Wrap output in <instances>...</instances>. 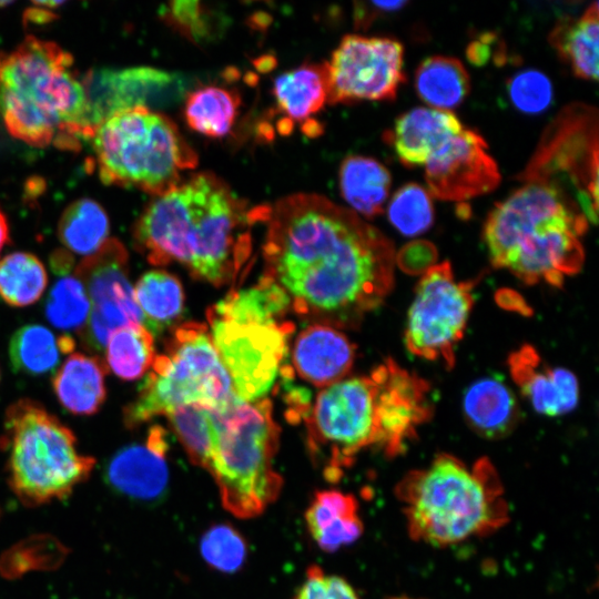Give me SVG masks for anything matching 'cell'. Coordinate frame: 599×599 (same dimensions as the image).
Here are the masks:
<instances>
[{
  "label": "cell",
  "instance_id": "6da1fadb",
  "mask_svg": "<svg viewBox=\"0 0 599 599\" xmlns=\"http://www.w3.org/2000/svg\"><path fill=\"white\" fill-rule=\"evenodd\" d=\"M264 275L293 311L335 328H356L394 286L395 247L357 213L297 193L263 205Z\"/></svg>",
  "mask_w": 599,
  "mask_h": 599
},
{
  "label": "cell",
  "instance_id": "7a4b0ae2",
  "mask_svg": "<svg viewBox=\"0 0 599 599\" xmlns=\"http://www.w3.org/2000/svg\"><path fill=\"white\" fill-rule=\"evenodd\" d=\"M252 222H258V206L246 210L223 180L200 172L153 197L135 223L133 241L150 264L176 262L222 286L250 257Z\"/></svg>",
  "mask_w": 599,
  "mask_h": 599
},
{
  "label": "cell",
  "instance_id": "3957f363",
  "mask_svg": "<svg viewBox=\"0 0 599 599\" xmlns=\"http://www.w3.org/2000/svg\"><path fill=\"white\" fill-rule=\"evenodd\" d=\"M0 112L11 135L38 148L75 150L95 130L72 55L32 35L0 53Z\"/></svg>",
  "mask_w": 599,
  "mask_h": 599
},
{
  "label": "cell",
  "instance_id": "277c9868",
  "mask_svg": "<svg viewBox=\"0 0 599 599\" xmlns=\"http://www.w3.org/2000/svg\"><path fill=\"white\" fill-rule=\"evenodd\" d=\"M589 222L561 192L525 183L496 203L484 224V242L495 267L506 268L524 283L544 281L561 287L578 273L585 252L579 240Z\"/></svg>",
  "mask_w": 599,
  "mask_h": 599
},
{
  "label": "cell",
  "instance_id": "5b68a950",
  "mask_svg": "<svg viewBox=\"0 0 599 599\" xmlns=\"http://www.w3.org/2000/svg\"><path fill=\"white\" fill-rule=\"evenodd\" d=\"M410 537L433 546H450L481 537L509 520L508 504L493 463L481 457L468 466L439 454L396 485Z\"/></svg>",
  "mask_w": 599,
  "mask_h": 599
},
{
  "label": "cell",
  "instance_id": "8992f818",
  "mask_svg": "<svg viewBox=\"0 0 599 599\" xmlns=\"http://www.w3.org/2000/svg\"><path fill=\"white\" fill-rule=\"evenodd\" d=\"M280 428L268 398L236 395L209 408V439L200 467L214 479L223 507L237 518L261 515L280 496L283 479L274 467Z\"/></svg>",
  "mask_w": 599,
  "mask_h": 599
},
{
  "label": "cell",
  "instance_id": "52a82bcc",
  "mask_svg": "<svg viewBox=\"0 0 599 599\" xmlns=\"http://www.w3.org/2000/svg\"><path fill=\"white\" fill-rule=\"evenodd\" d=\"M95 165L104 184L160 195L197 165V154L166 115L146 106L116 111L92 135Z\"/></svg>",
  "mask_w": 599,
  "mask_h": 599
},
{
  "label": "cell",
  "instance_id": "ba28073f",
  "mask_svg": "<svg viewBox=\"0 0 599 599\" xmlns=\"http://www.w3.org/2000/svg\"><path fill=\"white\" fill-rule=\"evenodd\" d=\"M0 448L7 454L8 484L26 506L68 497L95 465L80 454L73 432L41 404L29 398L6 410Z\"/></svg>",
  "mask_w": 599,
  "mask_h": 599
},
{
  "label": "cell",
  "instance_id": "9c48e42d",
  "mask_svg": "<svg viewBox=\"0 0 599 599\" xmlns=\"http://www.w3.org/2000/svg\"><path fill=\"white\" fill-rule=\"evenodd\" d=\"M234 395L209 327L187 322L173 331L165 353L155 356L136 397L123 408V422L135 428L183 406L215 408Z\"/></svg>",
  "mask_w": 599,
  "mask_h": 599
},
{
  "label": "cell",
  "instance_id": "30bf717a",
  "mask_svg": "<svg viewBox=\"0 0 599 599\" xmlns=\"http://www.w3.org/2000/svg\"><path fill=\"white\" fill-rule=\"evenodd\" d=\"M304 420L309 454L326 480L336 483L357 454L378 441V384L345 377L317 393L296 417Z\"/></svg>",
  "mask_w": 599,
  "mask_h": 599
},
{
  "label": "cell",
  "instance_id": "8fae6325",
  "mask_svg": "<svg viewBox=\"0 0 599 599\" xmlns=\"http://www.w3.org/2000/svg\"><path fill=\"white\" fill-rule=\"evenodd\" d=\"M598 110L582 102L562 108L548 123L526 167L522 183L552 187L598 220Z\"/></svg>",
  "mask_w": 599,
  "mask_h": 599
},
{
  "label": "cell",
  "instance_id": "7c38bea8",
  "mask_svg": "<svg viewBox=\"0 0 599 599\" xmlns=\"http://www.w3.org/2000/svg\"><path fill=\"white\" fill-rule=\"evenodd\" d=\"M473 282H457L448 261L435 264L419 280L408 311L405 345L415 356L455 364L474 305Z\"/></svg>",
  "mask_w": 599,
  "mask_h": 599
},
{
  "label": "cell",
  "instance_id": "4fadbf2b",
  "mask_svg": "<svg viewBox=\"0 0 599 599\" xmlns=\"http://www.w3.org/2000/svg\"><path fill=\"white\" fill-rule=\"evenodd\" d=\"M214 347L227 370L235 395L247 402L264 398L288 354L294 324L233 322L207 316Z\"/></svg>",
  "mask_w": 599,
  "mask_h": 599
},
{
  "label": "cell",
  "instance_id": "5bb4252c",
  "mask_svg": "<svg viewBox=\"0 0 599 599\" xmlns=\"http://www.w3.org/2000/svg\"><path fill=\"white\" fill-rule=\"evenodd\" d=\"M91 302L85 326L79 332L90 353L104 352L111 333L130 324L144 325L134 288L129 278V254L118 238H108L93 254L74 268Z\"/></svg>",
  "mask_w": 599,
  "mask_h": 599
},
{
  "label": "cell",
  "instance_id": "9a60e30c",
  "mask_svg": "<svg viewBox=\"0 0 599 599\" xmlns=\"http://www.w3.org/2000/svg\"><path fill=\"white\" fill-rule=\"evenodd\" d=\"M403 65L397 40L346 34L325 62L328 103L394 100L406 81Z\"/></svg>",
  "mask_w": 599,
  "mask_h": 599
},
{
  "label": "cell",
  "instance_id": "2e32d148",
  "mask_svg": "<svg viewBox=\"0 0 599 599\" xmlns=\"http://www.w3.org/2000/svg\"><path fill=\"white\" fill-rule=\"evenodd\" d=\"M429 194L461 202L494 191L501 175L485 139L465 128L444 143L425 163Z\"/></svg>",
  "mask_w": 599,
  "mask_h": 599
},
{
  "label": "cell",
  "instance_id": "e0dca14e",
  "mask_svg": "<svg viewBox=\"0 0 599 599\" xmlns=\"http://www.w3.org/2000/svg\"><path fill=\"white\" fill-rule=\"evenodd\" d=\"M378 384V441L388 457L403 454L433 416L429 384L387 358L372 370Z\"/></svg>",
  "mask_w": 599,
  "mask_h": 599
},
{
  "label": "cell",
  "instance_id": "ac0fdd59",
  "mask_svg": "<svg viewBox=\"0 0 599 599\" xmlns=\"http://www.w3.org/2000/svg\"><path fill=\"white\" fill-rule=\"evenodd\" d=\"M90 120L97 128L110 114L180 98L184 91L181 74L150 67L89 72L83 78Z\"/></svg>",
  "mask_w": 599,
  "mask_h": 599
},
{
  "label": "cell",
  "instance_id": "d6986e66",
  "mask_svg": "<svg viewBox=\"0 0 599 599\" xmlns=\"http://www.w3.org/2000/svg\"><path fill=\"white\" fill-rule=\"evenodd\" d=\"M165 430L155 425L144 443L122 447L109 460L105 479L120 494L141 500L160 497L169 481Z\"/></svg>",
  "mask_w": 599,
  "mask_h": 599
},
{
  "label": "cell",
  "instance_id": "ffe728a7",
  "mask_svg": "<svg viewBox=\"0 0 599 599\" xmlns=\"http://www.w3.org/2000/svg\"><path fill=\"white\" fill-rule=\"evenodd\" d=\"M508 366L521 394L538 413L554 417L577 406L579 386L575 374L562 367L545 365L534 346L522 345L512 352Z\"/></svg>",
  "mask_w": 599,
  "mask_h": 599
},
{
  "label": "cell",
  "instance_id": "44dd1931",
  "mask_svg": "<svg viewBox=\"0 0 599 599\" xmlns=\"http://www.w3.org/2000/svg\"><path fill=\"white\" fill-rule=\"evenodd\" d=\"M355 346L338 328L313 323L301 331L292 348V370L303 380L327 387L347 377Z\"/></svg>",
  "mask_w": 599,
  "mask_h": 599
},
{
  "label": "cell",
  "instance_id": "7402d4cb",
  "mask_svg": "<svg viewBox=\"0 0 599 599\" xmlns=\"http://www.w3.org/2000/svg\"><path fill=\"white\" fill-rule=\"evenodd\" d=\"M465 126L448 110L415 108L396 120L385 135L399 161L407 167L425 165L428 159Z\"/></svg>",
  "mask_w": 599,
  "mask_h": 599
},
{
  "label": "cell",
  "instance_id": "603a6c76",
  "mask_svg": "<svg viewBox=\"0 0 599 599\" xmlns=\"http://www.w3.org/2000/svg\"><path fill=\"white\" fill-rule=\"evenodd\" d=\"M305 521L309 535L323 551H336L363 534L356 498L336 489L315 493L306 509Z\"/></svg>",
  "mask_w": 599,
  "mask_h": 599
},
{
  "label": "cell",
  "instance_id": "cb8c5ba5",
  "mask_svg": "<svg viewBox=\"0 0 599 599\" xmlns=\"http://www.w3.org/2000/svg\"><path fill=\"white\" fill-rule=\"evenodd\" d=\"M104 361L99 355L71 354L57 370L53 392L64 409L78 416H91L106 398Z\"/></svg>",
  "mask_w": 599,
  "mask_h": 599
},
{
  "label": "cell",
  "instance_id": "d4e9b609",
  "mask_svg": "<svg viewBox=\"0 0 599 599\" xmlns=\"http://www.w3.org/2000/svg\"><path fill=\"white\" fill-rule=\"evenodd\" d=\"M598 2L579 18L564 17L549 33L548 41L572 73L585 80H598Z\"/></svg>",
  "mask_w": 599,
  "mask_h": 599
},
{
  "label": "cell",
  "instance_id": "484cf974",
  "mask_svg": "<svg viewBox=\"0 0 599 599\" xmlns=\"http://www.w3.org/2000/svg\"><path fill=\"white\" fill-rule=\"evenodd\" d=\"M464 412L470 427L490 439L509 435L519 419L514 394L501 380L493 377L480 379L467 389Z\"/></svg>",
  "mask_w": 599,
  "mask_h": 599
},
{
  "label": "cell",
  "instance_id": "4316f807",
  "mask_svg": "<svg viewBox=\"0 0 599 599\" xmlns=\"http://www.w3.org/2000/svg\"><path fill=\"white\" fill-rule=\"evenodd\" d=\"M392 184L387 167L373 158L346 156L339 169V187L352 211L374 217L384 211Z\"/></svg>",
  "mask_w": 599,
  "mask_h": 599
},
{
  "label": "cell",
  "instance_id": "83f0119b",
  "mask_svg": "<svg viewBox=\"0 0 599 599\" xmlns=\"http://www.w3.org/2000/svg\"><path fill=\"white\" fill-rule=\"evenodd\" d=\"M276 105L291 121H306L328 102L325 63H307L280 74L273 85Z\"/></svg>",
  "mask_w": 599,
  "mask_h": 599
},
{
  "label": "cell",
  "instance_id": "f1b7e54d",
  "mask_svg": "<svg viewBox=\"0 0 599 599\" xmlns=\"http://www.w3.org/2000/svg\"><path fill=\"white\" fill-rule=\"evenodd\" d=\"M291 306L285 291L264 275L252 286L231 291L210 307L207 316L233 322L270 323L283 319Z\"/></svg>",
  "mask_w": 599,
  "mask_h": 599
},
{
  "label": "cell",
  "instance_id": "f546056e",
  "mask_svg": "<svg viewBox=\"0 0 599 599\" xmlns=\"http://www.w3.org/2000/svg\"><path fill=\"white\" fill-rule=\"evenodd\" d=\"M415 90L430 108L448 110L460 105L470 91V77L456 58L433 55L415 72Z\"/></svg>",
  "mask_w": 599,
  "mask_h": 599
},
{
  "label": "cell",
  "instance_id": "4dcf8cb0",
  "mask_svg": "<svg viewBox=\"0 0 599 599\" xmlns=\"http://www.w3.org/2000/svg\"><path fill=\"white\" fill-rule=\"evenodd\" d=\"M134 297L144 317V326L160 333L183 312L184 292L181 282L164 270H151L136 282Z\"/></svg>",
  "mask_w": 599,
  "mask_h": 599
},
{
  "label": "cell",
  "instance_id": "1f68e13d",
  "mask_svg": "<svg viewBox=\"0 0 599 599\" xmlns=\"http://www.w3.org/2000/svg\"><path fill=\"white\" fill-rule=\"evenodd\" d=\"M104 353L108 370L125 382L141 378L150 370L156 356L153 335L142 324H130L113 331Z\"/></svg>",
  "mask_w": 599,
  "mask_h": 599
},
{
  "label": "cell",
  "instance_id": "d6a6232c",
  "mask_svg": "<svg viewBox=\"0 0 599 599\" xmlns=\"http://www.w3.org/2000/svg\"><path fill=\"white\" fill-rule=\"evenodd\" d=\"M240 98L221 87H203L185 98L184 118L195 132L210 138L226 135L235 123Z\"/></svg>",
  "mask_w": 599,
  "mask_h": 599
},
{
  "label": "cell",
  "instance_id": "836d02e7",
  "mask_svg": "<svg viewBox=\"0 0 599 599\" xmlns=\"http://www.w3.org/2000/svg\"><path fill=\"white\" fill-rule=\"evenodd\" d=\"M110 222L104 209L91 199L71 203L58 224V236L69 251L89 256L108 240Z\"/></svg>",
  "mask_w": 599,
  "mask_h": 599
},
{
  "label": "cell",
  "instance_id": "e575fe53",
  "mask_svg": "<svg viewBox=\"0 0 599 599\" xmlns=\"http://www.w3.org/2000/svg\"><path fill=\"white\" fill-rule=\"evenodd\" d=\"M47 285L45 267L35 255L14 252L0 260V297L8 305L24 307L34 304Z\"/></svg>",
  "mask_w": 599,
  "mask_h": 599
},
{
  "label": "cell",
  "instance_id": "d590c367",
  "mask_svg": "<svg viewBox=\"0 0 599 599\" xmlns=\"http://www.w3.org/2000/svg\"><path fill=\"white\" fill-rule=\"evenodd\" d=\"M60 355L57 336L39 324L20 327L9 343L11 366L17 373L31 376L51 373L59 365Z\"/></svg>",
  "mask_w": 599,
  "mask_h": 599
},
{
  "label": "cell",
  "instance_id": "8d00e7d4",
  "mask_svg": "<svg viewBox=\"0 0 599 599\" xmlns=\"http://www.w3.org/2000/svg\"><path fill=\"white\" fill-rule=\"evenodd\" d=\"M91 302L79 278L65 275L54 283L44 304V314L52 326L77 331L85 326Z\"/></svg>",
  "mask_w": 599,
  "mask_h": 599
},
{
  "label": "cell",
  "instance_id": "74e56055",
  "mask_svg": "<svg viewBox=\"0 0 599 599\" xmlns=\"http://www.w3.org/2000/svg\"><path fill=\"white\" fill-rule=\"evenodd\" d=\"M389 222L405 236L426 232L434 222L433 196L417 183H407L393 195L388 210Z\"/></svg>",
  "mask_w": 599,
  "mask_h": 599
},
{
  "label": "cell",
  "instance_id": "f35d334b",
  "mask_svg": "<svg viewBox=\"0 0 599 599\" xmlns=\"http://www.w3.org/2000/svg\"><path fill=\"white\" fill-rule=\"evenodd\" d=\"M200 551L211 568L232 573L243 566L247 547L243 536L233 526L217 524L201 537Z\"/></svg>",
  "mask_w": 599,
  "mask_h": 599
},
{
  "label": "cell",
  "instance_id": "ab89813d",
  "mask_svg": "<svg viewBox=\"0 0 599 599\" xmlns=\"http://www.w3.org/2000/svg\"><path fill=\"white\" fill-rule=\"evenodd\" d=\"M190 460L201 466L209 439V408L200 405L180 407L166 415Z\"/></svg>",
  "mask_w": 599,
  "mask_h": 599
},
{
  "label": "cell",
  "instance_id": "60d3db41",
  "mask_svg": "<svg viewBox=\"0 0 599 599\" xmlns=\"http://www.w3.org/2000/svg\"><path fill=\"white\" fill-rule=\"evenodd\" d=\"M508 93L512 104L528 114L541 113L552 101L551 82L537 70L516 73L508 81Z\"/></svg>",
  "mask_w": 599,
  "mask_h": 599
},
{
  "label": "cell",
  "instance_id": "b9f144b4",
  "mask_svg": "<svg viewBox=\"0 0 599 599\" xmlns=\"http://www.w3.org/2000/svg\"><path fill=\"white\" fill-rule=\"evenodd\" d=\"M164 20L193 42L207 40L213 31V17L199 1H171L163 6Z\"/></svg>",
  "mask_w": 599,
  "mask_h": 599
},
{
  "label": "cell",
  "instance_id": "7bdbcfd3",
  "mask_svg": "<svg viewBox=\"0 0 599 599\" xmlns=\"http://www.w3.org/2000/svg\"><path fill=\"white\" fill-rule=\"evenodd\" d=\"M292 599H361L344 578L325 572L312 565Z\"/></svg>",
  "mask_w": 599,
  "mask_h": 599
},
{
  "label": "cell",
  "instance_id": "ee69618b",
  "mask_svg": "<svg viewBox=\"0 0 599 599\" xmlns=\"http://www.w3.org/2000/svg\"><path fill=\"white\" fill-rule=\"evenodd\" d=\"M436 246L426 240H416L405 244L395 254V264L402 271L410 275H423L437 261Z\"/></svg>",
  "mask_w": 599,
  "mask_h": 599
},
{
  "label": "cell",
  "instance_id": "f6af8a7d",
  "mask_svg": "<svg viewBox=\"0 0 599 599\" xmlns=\"http://www.w3.org/2000/svg\"><path fill=\"white\" fill-rule=\"evenodd\" d=\"M408 1H364L354 3V24L356 29H367L379 17L402 10Z\"/></svg>",
  "mask_w": 599,
  "mask_h": 599
},
{
  "label": "cell",
  "instance_id": "bcb514c9",
  "mask_svg": "<svg viewBox=\"0 0 599 599\" xmlns=\"http://www.w3.org/2000/svg\"><path fill=\"white\" fill-rule=\"evenodd\" d=\"M496 41L494 34H483L479 39L469 43L467 48V58L476 65L485 64L494 52L493 44Z\"/></svg>",
  "mask_w": 599,
  "mask_h": 599
},
{
  "label": "cell",
  "instance_id": "7dc6e473",
  "mask_svg": "<svg viewBox=\"0 0 599 599\" xmlns=\"http://www.w3.org/2000/svg\"><path fill=\"white\" fill-rule=\"evenodd\" d=\"M9 242V225L6 215L0 210V253Z\"/></svg>",
  "mask_w": 599,
  "mask_h": 599
}]
</instances>
